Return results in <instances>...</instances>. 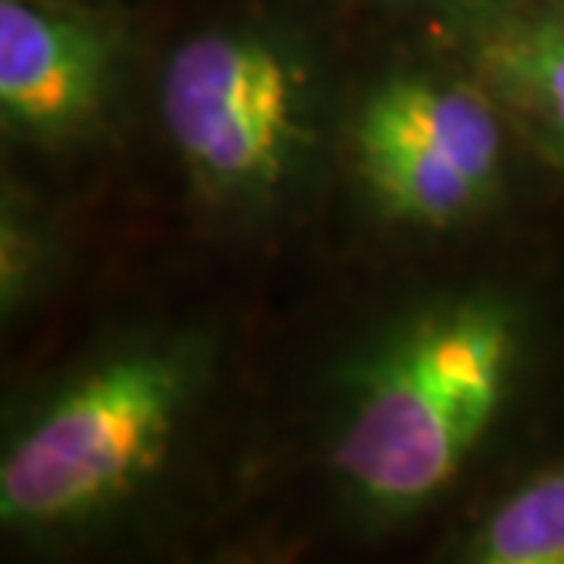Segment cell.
<instances>
[{
	"mask_svg": "<svg viewBox=\"0 0 564 564\" xmlns=\"http://www.w3.org/2000/svg\"><path fill=\"white\" fill-rule=\"evenodd\" d=\"M110 41L101 25L44 0H0V117L7 132L61 141L101 113Z\"/></svg>",
	"mask_w": 564,
	"mask_h": 564,
	"instance_id": "5",
	"label": "cell"
},
{
	"mask_svg": "<svg viewBox=\"0 0 564 564\" xmlns=\"http://www.w3.org/2000/svg\"><path fill=\"white\" fill-rule=\"evenodd\" d=\"M484 88L543 158L564 170V0H527L480 44Z\"/></svg>",
	"mask_w": 564,
	"mask_h": 564,
	"instance_id": "6",
	"label": "cell"
},
{
	"mask_svg": "<svg viewBox=\"0 0 564 564\" xmlns=\"http://www.w3.org/2000/svg\"><path fill=\"white\" fill-rule=\"evenodd\" d=\"M195 386L192 355L163 343L122 348L69 377L3 452V524L61 530L139 492L176 443Z\"/></svg>",
	"mask_w": 564,
	"mask_h": 564,
	"instance_id": "2",
	"label": "cell"
},
{
	"mask_svg": "<svg viewBox=\"0 0 564 564\" xmlns=\"http://www.w3.org/2000/svg\"><path fill=\"white\" fill-rule=\"evenodd\" d=\"M524 323L511 304L462 299L423 311L373 358L333 445L351 496L380 514L436 499L514 392Z\"/></svg>",
	"mask_w": 564,
	"mask_h": 564,
	"instance_id": "1",
	"label": "cell"
},
{
	"mask_svg": "<svg viewBox=\"0 0 564 564\" xmlns=\"http://www.w3.org/2000/svg\"><path fill=\"white\" fill-rule=\"evenodd\" d=\"M480 564H564V458L505 492L467 543Z\"/></svg>",
	"mask_w": 564,
	"mask_h": 564,
	"instance_id": "7",
	"label": "cell"
},
{
	"mask_svg": "<svg viewBox=\"0 0 564 564\" xmlns=\"http://www.w3.org/2000/svg\"><path fill=\"white\" fill-rule=\"evenodd\" d=\"M307 76L258 32L185 39L161 73V117L195 180L217 195H267L307 144Z\"/></svg>",
	"mask_w": 564,
	"mask_h": 564,
	"instance_id": "3",
	"label": "cell"
},
{
	"mask_svg": "<svg viewBox=\"0 0 564 564\" xmlns=\"http://www.w3.org/2000/svg\"><path fill=\"white\" fill-rule=\"evenodd\" d=\"M505 126L511 122L484 85L417 73L370 91L351 148L364 185L392 220L445 229L496 192Z\"/></svg>",
	"mask_w": 564,
	"mask_h": 564,
	"instance_id": "4",
	"label": "cell"
}]
</instances>
